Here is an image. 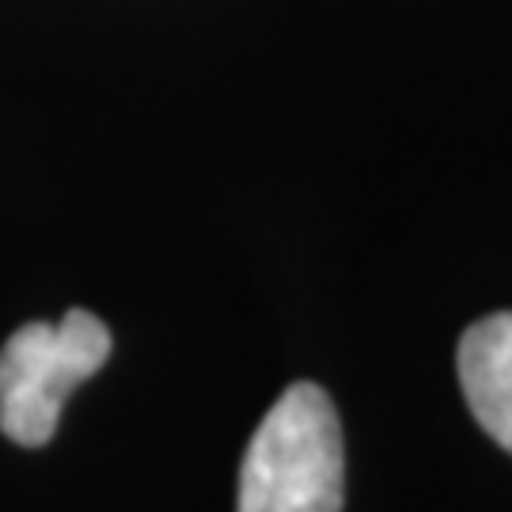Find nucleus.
<instances>
[{"instance_id": "7ed1b4c3", "label": "nucleus", "mask_w": 512, "mask_h": 512, "mask_svg": "<svg viewBox=\"0 0 512 512\" xmlns=\"http://www.w3.org/2000/svg\"><path fill=\"white\" fill-rule=\"evenodd\" d=\"M456 368L475 421L512 456V311H494L463 330Z\"/></svg>"}, {"instance_id": "f257e3e1", "label": "nucleus", "mask_w": 512, "mask_h": 512, "mask_svg": "<svg viewBox=\"0 0 512 512\" xmlns=\"http://www.w3.org/2000/svg\"><path fill=\"white\" fill-rule=\"evenodd\" d=\"M342 421L319 384H293L262 418L239 467V512H342Z\"/></svg>"}, {"instance_id": "f03ea898", "label": "nucleus", "mask_w": 512, "mask_h": 512, "mask_svg": "<svg viewBox=\"0 0 512 512\" xmlns=\"http://www.w3.org/2000/svg\"><path fill=\"white\" fill-rule=\"evenodd\" d=\"M110 357L107 323L73 308L61 323H27L0 349V429L23 448L54 437L65 399Z\"/></svg>"}]
</instances>
